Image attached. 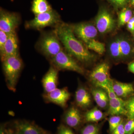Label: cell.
<instances>
[{
    "label": "cell",
    "mask_w": 134,
    "mask_h": 134,
    "mask_svg": "<svg viewBox=\"0 0 134 134\" xmlns=\"http://www.w3.org/2000/svg\"><path fill=\"white\" fill-rule=\"evenodd\" d=\"M54 29L63 46L69 54L84 64H88L94 60L95 55L77 37L72 26L63 22Z\"/></svg>",
    "instance_id": "6da1fadb"
},
{
    "label": "cell",
    "mask_w": 134,
    "mask_h": 134,
    "mask_svg": "<svg viewBox=\"0 0 134 134\" xmlns=\"http://www.w3.org/2000/svg\"><path fill=\"white\" fill-rule=\"evenodd\" d=\"M36 48L43 55L50 58L63 50V46L55 29L43 32L36 43Z\"/></svg>",
    "instance_id": "7a4b0ae2"
},
{
    "label": "cell",
    "mask_w": 134,
    "mask_h": 134,
    "mask_svg": "<svg viewBox=\"0 0 134 134\" xmlns=\"http://www.w3.org/2000/svg\"><path fill=\"white\" fill-rule=\"evenodd\" d=\"M2 61L8 87L10 90L15 91L23 67V61L19 55H16L8 57Z\"/></svg>",
    "instance_id": "3957f363"
},
{
    "label": "cell",
    "mask_w": 134,
    "mask_h": 134,
    "mask_svg": "<svg viewBox=\"0 0 134 134\" xmlns=\"http://www.w3.org/2000/svg\"><path fill=\"white\" fill-rule=\"evenodd\" d=\"M63 23L60 16L55 10L35 15L33 19L25 22V26L26 29L41 31L47 27L55 28Z\"/></svg>",
    "instance_id": "277c9868"
},
{
    "label": "cell",
    "mask_w": 134,
    "mask_h": 134,
    "mask_svg": "<svg viewBox=\"0 0 134 134\" xmlns=\"http://www.w3.org/2000/svg\"><path fill=\"white\" fill-rule=\"evenodd\" d=\"M52 65L58 70H68L83 75L84 69L64 49L50 59Z\"/></svg>",
    "instance_id": "5b68a950"
},
{
    "label": "cell",
    "mask_w": 134,
    "mask_h": 134,
    "mask_svg": "<svg viewBox=\"0 0 134 134\" xmlns=\"http://www.w3.org/2000/svg\"><path fill=\"white\" fill-rule=\"evenodd\" d=\"M108 51L112 58L119 60L126 59L130 55L132 47L126 39L119 37L110 42Z\"/></svg>",
    "instance_id": "8992f818"
},
{
    "label": "cell",
    "mask_w": 134,
    "mask_h": 134,
    "mask_svg": "<svg viewBox=\"0 0 134 134\" xmlns=\"http://www.w3.org/2000/svg\"><path fill=\"white\" fill-rule=\"evenodd\" d=\"M21 22V17L19 14L16 12H9L1 8L0 30L8 34L15 33Z\"/></svg>",
    "instance_id": "52a82bcc"
},
{
    "label": "cell",
    "mask_w": 134,
    "mask_h": 134,
    "mask_svg": "<svg viewBox=\"0 0 134 134\" xmlns=\"http://www.w3.org/2000/svg\"><path fill=\"white\" fill-rule=\"evenodd\" d=\"M96 27L99 33L105 34L110 32L114 29L115 21L108 10L102 8L96 16Z\"/></svg>",
    "instance_id": "ba28073f"
},
{
    "label": "cell",
    "mask_w": 134,
    "mask_h": 134,
    "mask_svg": "<svg viewBox=\"0 0 134 134\" xmlns=\"http://www.w3.org/2000/svg\"><path fill=\"white\" fill-rule=\"evenodd\" d=\"M72 26L75 36L84 44L95 39L98 33L96 26L88 23H80Z\"/></svg>",
    "instance_id": "9c48e42d"
},
{
    "label": "cell",
    "mask_w": 134,
    "mask_h": 134,
    "mask_svg": "<svg viewBox=\"0 0 134 134\" xmlns=\"http://www.w3.org/2000/svg\"><path fill=\"white\" fill-rule=\"evenodd\" d=\"M109 70L110 67L107 63H100L97 66L90 74V79L97 86L107 83L112 80L110 78Z\"/></svg>",
    "instance_id": "30bf717a"
},
{
    "label": "cell",
    "mask_w": 134,
    "mask_h": 134,
    "mask_svg": "<svg viewBox=\"0 0 134 134\" xmlns=\"http://www.w3.org/2000/svg\"><path fill=\"white\" fill-rule=\"evenodd\" d=\"M70 94L65 88H56L44 95V98L50 103H54L62 107H65L69 99Z\"/></svg>",
    "instance_id": "8fae6325"
},
{
    "label": "cell",
    "mask_w": 134,
    "mask_h": 134,
    "mask_svg": "<svg viewBox=\"0 0 134 134\" xmlns=\"http://www.w3.org/2000/svg\"><path fill=\"white\" fill-rule=\"evenodd\" d=\"M1 60L8 57L19 55V41L16 32L9 34L3 49L0 52Z\"/></svg>",
    "instance_id": "7c38bea8"
},
{
    "label": "cell",
    "mask_w": 134,
    "mask_h": 134,
    "mask_svg": "<svg viewBox=\"0 0 134 134\" xmlns=\"http://www.w3.org/2000/svg\"><path fill=\"white\" fill-rule=\"evenodd\" d=\"M14 127L15 134H48L40 127L26 121H16Z\"/></svg>",
    "instance_id": "4fadbf2b"
},
{
    "label": "cell",
    "mask_w": 134,
    "mask_h": 134,
    "mask_svg": "<svg viewBox=\"0 0 134 134\" xmlns=\"http://www.w3.org/2000/svg\"><path fill=\"white\" fill-rule=\"evenodd\" d=\"M59 70L51 65L48 71L43 77L42 84L46 93H48L57 88Z\"/></svg>",
    "instance_id": "5bb4252c"
},
{
    "label": "cell",
    "mask_w": 134,
    "mask_h": 134,
    "mask_svg": "<svg viewBox=\"0 0 134 134\" xmlns=\"http://www.w3.org/2000/svg\"><path fill=\"white\" fill-rule=\"evenodd\" d=\"M113 88L116 96L120 98L130 97L134 93V86L131 83L113 81Z\"/></svg>",
    "instance_id": "9a60e30c"
},
{
    "label": "cell",
    "mask_w": 134,
    "mask_h": 134,
    "mask_svg": "<svg viewBox=\"0 0 134 134\" xmlns=\"http://www.w3.org/2000/svg\"><path fill=\"white\" fill-rule=\"evenodd\" d=\"M65 123L70 127L76 128L81 123L82 117L80 111L74 106L70 107L65 113L64 116Z\"/></svg>",
    "instance_id": "2e32d148"
},
{
    "label": "cell",
    "mask_w": 134,
    "mask_h": 134,
    "mask_svg": "<svg viewBox=\"0 0 134 134\" xmlns=\"http://www.w3.org/2000/svg\"><path fill=\"white\" fill-rule=\"evenodd\" d=\"M108 113L111 116L126 115V110L125 108V100L118 97L109 98Z\"/></svg>",
    "instance_id": "e0dca14e"
},
{
    "label": "cell",
    "mask_w": 134,
    "mask_h": 134,
    "mask_svg": "<svg viewBox=\"0 0 134 134\" xmlns=\"http://www.w3.org/2000/svg\"><path fill=\"white\" fill-rule=\"evenodd\" d=\"M75 99L77 105L82 109H86L91 105V96L83 86H80L77 88L75 94Z\"/></svg>",
    "instance_id": "ac0fdd59"
},
{
    "label": "cell",
    "mask_w": 134,
    "mask_h": 134,
    "mask_svg": "<svg viewBox=\"0 0 134 134\" xmlns=\"http://www.w3.org/2000/svg\"><path fill=\"white\" fill-rule=\"evenodd\" d=\"M91 93L96 103L99 107L104 108L109 105V97L104 90L98 87L92 89Z\"/></svg>",
    "instance_id": "d6986e66"
},
{
    "label": "cell",
    "mask_w": 134,
    "mask_h": 134,
    "mask_svg": "<svg viewBox=\"0 0 134 134\" xmlns=\"http://www.w3.org/2000/svg\"><path fill=\"white\" fill-rule=\"evenodd\" d=\"M31 9L35 15L53 9L47 0H33Z\"/></svg>",
    "instance_id": "ffe728a7"
},
{
    "label": "cell",
    "mask_w": 134,
    "mask_h": 134,
    "mask_svg": "<svg viewBox=\"0 0 134 134\" xmlns=\"http://www.w3.org/2000/svg\"><path fill=\"white\" fill-rule=\"evenodd\" d=\"M104 117V114L100 110L94 108L85 113L84 119L86 122H96L100 121Z\"/></svg>",
    "instance_id": "44dd1931"
},
{
    "label": "cell",
    "mask_w": 134,
    "mask_h": 134,
    "mask_svg": "<svg viewBox=\"0 0 134 134\" xmlns=\"http://www.w3.org/2000/svg\"><path fill=\"white\" fill-rule=\"evenodd\" d=\"M88 50H93L99 54H103L105 52L104 44L96 40L92 39L84 44Z\"/></svg>",
    "instance_id": "7402d4cb"
},
{
    "label": "cell",
    "mask_w": 134,
    "mask_h": 134,
    "mask_svg": "<svg viewBox=\"0 0 134 134\" xmlns=\"http://www.w3.org/2000/svg\"><path fill=\"white\" fill-rule=\"evenodd\" d=\"M132 16L133 12L132 10L129 8H123L119 14L118 26L119 27H121L127 24Z\"/></svg>",
    "instance_id": "603a6c76"
},
{
    "label": "cell",
    "mask_w": 134,
    "mask_h": 134,
    "mask_svg": "<svg viewBox=\"0 0 134 134\" xmlns=\"http://www.w3.org/2000/svg\"><path fill=\"white\" fill-rule=\"evenodd\" d=\"M125 106L128 119H134V96L125 100Z\"/></svg>",
    "instance_id": "cb8c5ba5"
},
{
    "label": "cell",
    "mask_w": 134,
    "mask_h": 134,
    "mask_svg": "<svg viewBox=\"0 0 134 134\" xmlns=\"http://www.w3.org/2000/svg\"><path fill=\"white\" fill-rule=\"evenodd\" d=\"M100 125L90 124L84 127L81 130V134H100Z\"/></svg>",
    "instance_id": "d4e9b609"
},
{
    "label": "cell",
    "mask_w": 134,
    "mask_h": 134,
    "mask_svg": "<svg viewBox=\"0 0 134 134\" xmlns=\"http://www.w3.org/2000/svg\"><path fill=\"white\" fill-rule=\"evenodd\" d=\"M123 120L121 115L111 116L108 119L109 133H111L117 128L123 121Z\"/></svg>",
    "instance_id": "484cf974"
},
{
    "label": "cell",
    "mask_w": 134,
    "mask_h": 134,
    "mask_svg": "<svg viewBox=\"0 0 134 134\" xmlns=\"http://www.w3.org/2000/svg\"><path fill=\"white\" fill-rule=\"evenodd\" d=\"M116 9L123 8L129 3V0H107Z\"/></svg>",
    "instance_id": "4316f807"
},
{
    "label": "cell",
    "mask_w": 134,
    "mask_h": 134,
    "mask_svg": "<svg viewBox=\"0 0 134 134\" xmlns=\"http://www.w3.org/2000/svg\"><path fill=\"white\" fill-rule=\"evenodd\" d=\"M125 122V134H133L134 133V119L128 120Z\"/></svg>",
    "instance_id": "83f0119b"
},
{
    "label": "cell",
    "mask_w": 134,
    "mask_h": 134,
    "mask_svg": "<svg viewBox=\"0 0 134 134\" xmlns=\"http://www.w3.org/2000/svg\"><path fill=\"white\" fill-rule=\"evenodd\" d=\"M9 34L5 32L0 30V52L2 51L7 40Z\"/></svg>",
    "instance_id": "f1b7e54d"
},
{
    "label": "cell",
    "mask_w": 134,
    "mask_h": 134,
    "mask_svg": "<svg viewBox=\"0 0 134 134\" xmlns=\"http://www.w3.org/2000/svg\"><path fill=\"white\" fill-rule=\"evenodd\" d=\"M125 121L123 120L121 123L109 134H125Z\"/></svg>",
    "instance_id": "f546056e"
},
{
    "label": "cell",
    "mask_w": 134,
    "mask_h": 134,
    "mask_svg": "<svg viewBox=\"0 0 134 134\" xmlns=\"http://www.w3.org/2000/svg\"><path fill=\"white\" fill-rule=\"evenodd\" d=\"M58 134H75L70 129L63 125H61L58 128Z\"/></svg>",
    "instance_id": "4dcf8cb0"
},
{
    "label": "cell",
    "mask_w": 134,
    "mask_h": 134,
    "mask_svg": "<svg viewBox=\"0 0 134 134\" xmlns=\"http://www.w3.org/2000/svg\"><path fill=\"white\" fill-rule=\"evenodd\" d=\"M127 28L132 33L134 32V16L129 20L127 23Z\"/></svg>",
    "instance_id": "1f68e13d"
},
{
    "label": "cell",
    "mask_w": 134,
    "mask_h": 134,
    "mask_svg": "<svg viewBox=\"0 0 134 134\" xmlns=\"http://www.w3.org/2000/svg\"><path fill=\"white\" fill-rule=\"evenodd\" d=\"M128 69L130 72L134 74V61L130 63L129 64Z\"/></svg>",
    "instance_id": "d6a6232c"
},
{
    "label": "cell",
    "mask_w": 134,
    "mask_h": 134,
    "mask_svg": "<svg viewBox=\"0 0 134 134\" xmlns=\"http://www.w3.org/2000/svg\"><path fill=\"white\" fill-rule=\"evenodd\" d=\"M5 131V134H15L10 129L6 130Z\"/></svg>",
    "instance_id": "836d02e7"
},
{
    "label": "cell",
    "mask_w": 134,
    "mask_h": 134,
    "mask_svg": "<svg viewBox=\"0 0 134 134\" xmlns=\"http://www.w3.org/2000/svg\"><path fill=\"white\" fill-rule=\"evenodd\" d=\"M129 3L132 7L134 8V0H129Z\"/></svg>",
    "instance_id": "e575fe53"
},
{
    "label": "cell",
    "mask_w": 134,
    "mask_h": 134,
    "mask_svg": "<svg viewBox=\"0 0 134 134\" xmlns=\"http://www.w3.org/2000/svg\"><path fill=\"white\" fill-rule=\"evenodd\" d=\"M0 134H5V130H3V129L2 127L1 128V130H0Z\"/></svg>",
    "instance_id": "d590c367"
},
{
    "label": "cell",
    "mask_w": 134,
    "mask_h": 134,
    "mask_svg": "<svg viewBox=\"0 0 134 134\" xmlns=\"http://www.w3.org/2000/svg\"><path fill=\"white\" fill-rule=\"evenodd\" d=\"M10 1H14V0H10Z\"/></svg>",
    "instance_id": "8d00e7d4"
},
{
    "label": "cell",
    "mask_w": 134,
    "mask_h": 134,
    "mask_svg": "<svg viewBox=\"0 0 134 134\" xmlns=\"http://www.w3.org/2000/svg\"></svg>",
    "instance_id": "74e56055"
}]
</instances>
